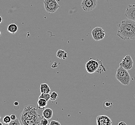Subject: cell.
Masks as SVG:
<instances>
[{"label": "cell", "mask_w": 135, "mask_h": 125, "mask_svg": "<svg viewBox=\"0 0 135 125\" xmlns=\"http://www.w3.org/2000/svg\"><path fill=\"white\" fill-rule=\"evenodd\" d=\"M117 36L123 40L135 41V22L127 19L117 25Z\"/></svg>", "instance_id": "6da1fadb"}, {"label": "cell", "mask_w": 135, "mask_h": 125, "mask_svg": "<svg viewBox=\"0 0 135 125\" xmlns=\"http://www.w3.org/2000/svg\"><path fill=\"white\" fill-rule=\"evenodd\" d=\"M42 117L38 114L34 105H28L22 112L20 120L21 125H41Z\"/></svg>", "instance_id": "7a4b0ae2"}, {"label": "cell", "mask_w": 135, "mask_h": 125, "mask_svg": "<svg viewBox=\"0 0 135 125\" xmlns=\"http://www.w3.org/2000/svg\"><path fill=\"white\" fill-rule=\"evenodd\" d=\"M115 78L122 84L124 86L129 85L131 79L128 71L120 66L116 70Z\"/></svg>", "instance_id": "3957f363"}, {"label": "cell", "mask_w": 135, "mask_h": 125, "mask_svg": "<svg viewBox=\"0 0 135 125\" xmlns=\"http://www.w3.org/2000/svg\"><path fill=\"white\" fill-rule=\"evenodd\" d=\"M43 3L45 10L48 13H54L60 7L56 0H45Z\"/></svg>", "instance_id": "277c9868"}, {"label": "cell", "mask_w": 135, "mask_h": 125, "mask_svg": "<svg viewBox=\"0 0 135 125\" xmlns=\"http://www.w3.org/2000/svg\"><path fill=\"white\" fill-rule=\"evenodd\" d=\"M102 61H98L96 60L91 59L87 62L85 65L86 72L89 74H93L97 72L100 65L102 64Z\"/></svg>", "instance_id": "5b68a950"}, {"label": "cell", "mask_w": 135, "mask_h": 125, "mask_svg": "<svg viewBox=\"0 0 135 125\" xmlns=\"http://www.w3.org/2000/svg\"><path fill=\"white\" fill-rule=\"evenodd\" d=\"M97 4L98 0H82L81 6L84 11L90 12L96 7Z\"/></svg>", "instance_id": "8992f818"}, {"label": "cell", "mask_w": 135, "mask_h": 125, "mask_svg": "<svg viewBox=\"0 0 135 125\" xmlns=\"http://www.w3.org/2000/svg\"><path fill=\"white\" fill-rule=\"evenodd\" d=\"M92 38L95 41L102 40L105 36V32L103 28L101 27H96L91 31Z\"/></svg>", "instance_id": "52a82bcc"}, {"label": "cell", "mask_w": 135, "mask_h": 125, "mask_svg": "<svg viewBox=\"0 0 135 125\" xmlns=\"http://www.w3.org/2000/svg\"><path fill=\"white\" fill-rule=\"evenodd\" d=\"M134 62L132 58L130 55H127L123 59L122 61L120 63L119 65L120 66L128 71L132 69L133 68Z\"/></svg>", "instance_id": "ba28073f"}, {"label": "cell", "mask_w": 135, "mask_h": 125, "mask_svg": "<svg viewBox=\"0 0 135 125\" xmlns=\"http://www.w3.org/2000/svg\"><path fill=\"white\" fill-rule=\"evenodd\" d=\"M124 16L127 19L135 22V3L128 5L125 11Z\"/></svg>", "instance_id": "9c48e42d"}, {"label": "cell", "mask_w": 135, "mask_h": 125, "mask_svg": "<svg viewBox=\"0 0 135 125\" xmlns=\"http://www.w3.org/2000/svg\"><path fill=\"white\" fill-rule=\"evenodd\" d=\"M96 123L97 125H112V121L108 116L101 115L96 117Z\"/></svg>", "instance_id": "30bf717a"}, {"label": "cell", "mask_w": 135, "mask_h": 125, "mask_svg": "<svg viewBox=\"0 0 135 125\" xmlns=\"http://www.w3.org/2000/svg\"><path fill=\"white\" fill-rule=\"evenodd\" d=\"M53 116V111L50 108H47L44 109L42 112V116L47 119H51Z\"/></svg>", "instance_id": "8fae6325"}, {"label": "cell", "mask_w": 135, "mask_h": 125, "mask_svg": "<svg viewBox=\"0 0 135 125\" xmlns=\"http://www.w3.org/2000/svg\"><path fill=\"white\" fill-rule=\"evenodd\" d=\"M48 102L43 98H40L37 102V108L38 109H44L47 105Z\"/></svg>", "instance_id": "7c38bea8"}, {"label": "cell", "mask_w": 135, "mask_h": 125, "mask_svg": "<svg viewBox=\"0 0 135 125\" xmlns=\"http://www.w3.org/2000/svg\"><path fill=\"white\" fill-rule=\"evenodd\" d=\"M18 30V26L16 24L12 23L11 24L9 25L7 27V31L8 32L15 34Z\"/></svg>", "instance_id": "4fadbf2b"}, {"label": "cell", "mask_w": 135, "mask_h": 125, "mask_svg": "<svg viewBox=\"0 0 135 125\" xmlns=\"http://www.w3.org/2000/svg\"><path fill=\"white\" fill-rule=\"evenodd\" d=\"M56 56L60 59L65 60L68 58V53L62 50H59L56 53Z\"/></svg>", "instance_id": "5bb4252c"}, {"label": "cell", "mask_w": 135, "mask_h": 125, "mask_svg": "<svg viewBox=\"0 0 135 125\" xmlns=\"http://www.w3.org/2000/svg\"><path fill=\"white\" fill-rule=\"evenodd\" d=\"M41 93H49L51 92V89L47 83H42L40 87Z\"/></svg>", "instance_id": "9a60e30c"}, {"label": "cell", "mask_w": 135, "mask_h": 125, "mask_svg": "<svg viewBox=\"0 0 135 125\" xmlns=\"http://www.w3.org/2000/svg\"><path fill=\"white\" fill-rule=\"evenodd\" d=\"M113 103L110 101H105L103 103V108L106 110H109L113 107Z\"/></svg>", "instance_id": "2e32d148"}, {"label": "cell", "mask_w": 135, "mask_h": 125, "mask_svg": "<svg viewBox=\"0 0 135 125\" xmlns=\"http://www.w3.org/2000/svg\"><path fill=\"white\" fill-rule=\"evenodd\" d=\"M40 98H43L48 102L49 100H50V94L49 93H41V95L38 97V99Z\"/></svg>", "instance_id": "e0dca14e"}, {"label": "cell", "mask_w": 135, "mask_h": 125, "mask_svg": "<svg viewBox=\"0 0 135 125\" xmlns=\"http://www.w3.org/2000/svg\"><path fill=\"white\" fill-rule=\"evenodd\" d=\"M58 98V95L57 93L56 92H52L51 93V94H50V100L51 101H54L56 100Z\"/></svg>", "instance_id": "ac0fdd59"}, {"label": "cell", "mask_w": 135, "mask_h": 125, "mask_svg": "<svg viewBox=\"0 0 135 125\" xmlns=\"http://www.w3.org/2000/svg\"><path fill=\"white\" fill-rule=\"evenodd\" d=\"M3 122L4 123L6 124H8L10 123L11 121V117L10 116H6V117L3 118Z\"/></svg>", "instance_id": "d6986e66"}, {"label": "cell", "mask_w": 135, "mask_h": 125, "mask_svg": "<svg viewBox=\"0 0 135 125\" xmlns=\"http://www.w3.org/2000/svg\"><path fill=\"white\" fill-rule=\"evenodd\" d=\"M21 123L20 121H19V120L17 118L14 120H11L10 123L9 124V125H21Z\"/></svg>", "instance_id": "ffe728a7"}, {"label": "cell", "mask_w": 135, "mask_h": 125, "mask_svg": "<svg viewBox=\"0 0 135 125\" xmlns=\"http://www.w3.org/2000/svg\"><path fill=\"white\" fill-rule=\"evenodd\" d=\"M49 124L48 119H47L42 117L41 118V125H48Z\"/></svg>", "instance_id": "44dd1931"}, {"label": "cell", "mask_w": 135, "mask_h": 125, "mask_svg": "<svg viewBox=\"0 0 135 125\" xmlns=\"http://www.w3.org/2000/svg\"><path fill=\"white\" fill-rule=\"evenodd\" d=\"M50 125H61V123L56 121H55V120H51V121L50 123L49 124Z\"/></svg>", "instance_id": "7402d4cb"}, {"label": "cell", "mask_w": 135, "mask_h": 125, "mask_svg": "<svg viewBox=\"0 0 135 125\" xmlns=\"http://www.w3.org/2000/svg\"><path fill=\"white\" fill-rule=\"evenodd\" d=\"M10 117H11V120H14L16 119L17 118L15 114H11L10 116Z\"/></svg>", "instance_id": "603a6c76"}, {"label": "cell", "mask_w": 135, "mask_h": 125, "mask_svg": "<svg viewBox=\"0 0 135 125\" xmlns=\"http://www.w3.org/2000/svg\"><path fill=\"white\" fill-rule=\"evenodd\" d=\"M57 66H58V65H57V62H55L53 64V65H52L51 67L52 68H56V67H57Z\"/></svg>", "instance_id": "cb8c5ba5"}, {"label": "cell", "mask_w": 135, "mask_h": 125, "mask_svg": "<svg viewBox=\"0 0 135 125\" xmlns=\"http://www.w3.org/2000/svg\"><path fill=\"white\" fill-rule=\"evenodd\" d=\"M118 125H126L127 124L126 123L123 122V121H121L118 124Z\"/></svg>", "instance_id": "d4e9b609"}, {"label": "cell", "mask_w": 135, "mask_h": 125, "mask_svg": "<svg viewBox=\"0 0 135 125\" xmlns=\"http://www.w3.org/2000/svg\"><path fill=\"white\" fill-rule=\"evenodd\" d=\"M14 104H15V105H16V106H18V105H19V103H18V102H15V103H14Z\"/></svg>", "instance_id": "484cf974"}, {"label": "cell", "mask_w": 135, "mask_h": 125, "mask_svg": "<svg viewBox=\"0 0 135 125\" xmlns=\"http://www.w3.org/2000/svg\"><path fill=\"white\" fill-rule=\"evenodd\" d=\"M2 21H3V18L1 16H0V24L2 22Z\"/></svg>", "instance_id": "4316f807"}, {"label": "cell", "mask_w": 135, "mask_h": 125, "mask_svg": "<svg viewBox=\"0 0 135 125\" xmlns=\"http://www.w3.org/2000/svg\"><path fill=\"white\" fill-rule=\"evenodd\" d=\"M0 125H3V124L2 122H0Z\"/></svg>", "instance_id": "83f0119b"}, {"label": "cell", "mask_w": 135, "mask_h": 125, "mask_svg": "<svg viewBox=\"0 0 135 125\" xmlns=\"http://www.w3.org/2000/svg\"><path fill=\"white\" fill-rule=\"evenodd\" d=\"M1 36V31H0V36Z\"/></svg>", "instance_id": "f1b7e54d"}, {"label": "cell", "mask_w": 135, "mask_h": 125, "mask_svg": "<svg viewBox=\"0 0 135 125\" xmlns=\"http://www.w3.org/2000/svg\"><path fill=\"white\" fill-rule=\"evenodd\" d=\"M1 116H0V120H1Z\"/></svg>", "instance_id": "f546056e"}, {"label": "cell", "mask_w": 135, "mask_h": 125, "mask_svg": "<svg viewBox=\"0 0 135 125\" xmlns=\"http://www.w3.org/2000/svg\"></svg>", "instance_id": "4dcf8cb0"}]
</instances>
